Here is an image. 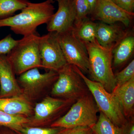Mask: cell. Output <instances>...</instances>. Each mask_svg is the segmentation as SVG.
Returning a JSON list of instances; mask_svg holds the SVG:
<instances>
[{"label":"cell","instance_id":"cell-1","mask_svg":"<svg viewBox=\"0 0 134 134\" xmlns=\"http://www.w3.org/2000/svg\"><path fill=\"white\" fill-rule=\"evenodd\" d=\"M54 2L50 0L39 3L29 2L19 14L0 20V28L9 26L14 33L24 36L36 33L37 27L47 24L54 14Z\"/></svg>","mask_w":134,"mask_h":134},{"label":"cell","instance_id":"cell-2","mask_svg":"<svg viewBox=\"0 0 134 134\" xmlns=\"http://www.w3.org/2000/svg\"><path fill=\"white\" fill-rule=\"evenodd\" d=\"M83 43L88 53V73L92 80L100 83L108 92H112L116 87L112 67L113 49L102 46L97 40Z\"/></svg>","mask_w":134,"mask_h":134},{"label":"cell","instance_id":"cell-3","mask_svg":"<svg viewBox=\"0 0 134 134\" xmlns=\"http://www.w3.org/2000/svg\"><path fill=\"white\" fill-rule=\"evenodd\" d=\"M40 37L37 32L24 36L7 54L15 75L34 68H42L39 49Z\"/></svg>","mask_w":134,"mask_h":134},{"label":"cell","instance_id":"cell-4","mask_svg":"<svg viewBox=\"0 0 134 134\" xmlns=\"http://www.w3.org/2000/svg\"><path fill=\"white\" fill-rule=\"evenodd\" d=\"M99 109L91 93L76 100L63 116L50 127L72 129L79 127L91 128L97 121Z\"/></svg>","mask_w":134,"mask_h":134},{"label":"cell","instance_id":"cell-5","mask_svg":"<svg viewBox=\"0 0 134 134\" xmlns=\"http://www.w3.org/2000/svg\"><path fill=\"white\" fill-rule=\"evenodd\" d=\"M73 67L86 84L93 96L99 110L117 126L121 127L125 125L127 119L115 95L112 92H109L106 90L99 83L86 77L77 67L75 66Z\"/></svg>","mask_w":134,"mask_h":134},{"label":"cell","instance_id":"cell-6","mask_svg":"<svg viewBox=\"0 0 134 134\" xmlns=\"http://www.w3.org/2000/svg\"><path fill=\"white\" fill-rule=\"evenodd\" d=\"M19 76L17 80L21 89L22 95L35 104L48 96L58 79V73L49 70L41 74L38 68H34Z\"/></svg>","mask_w":134,"mask_h":134},{"label":"cell","instance_id":"cell-7","mask_svg":"<svg viewBox=\"0 0 134 134\" xmlns=\"http://www.w3.org/2000/svg\"><path fill=\"white\" fill-rule=\"evenodd\" d=\"M76 101L48 96L35 104L33 115L25 126L49 127L65 114Z\"/></svg>","mask_w":134,"mask_h":134},{"label":"cell","instance_id":"cell-8","mask_svg":"<svg viewBox=\"0 0 134 134\" xmlns=\"http://www.w3.org/2000/svg\"><path fill=\"white\" fill-rule=\"evenodd\" d=\"M58 72V78L52 86L50 96L76 101L90 93L86 84L72 65L67 64Z\"/></svg>","mask_w":134,"mask_h":134},{"label":"cell","instance_id":"cell-9","mask_svg":"<svg viewBox=\"0 0 134 134\" xmlns=\"http://www.w3.org/2000/svg\"><path fill=\"white\" fill-rule=\"evenodd\" d=\"M61 48L68 64L76 66L82 72L88 73V57L86 47L73 30L57 33Z\"/></svg>","mask_w":134,"mask_h":134},{"label":"cell","instance_id":"cell-10","mask_svg":"<svg viewBox=\"0 0 134 134\" xmlns=\"http://www.w3.org/2000/svg\"><path fill=\"white\" fill-rule=\"evenodd\" d=\"M39 49L42 68L58 72L68 64L56 32H48L40 36Z\"/></svg>","mask_w":134,"mask_h":134},{"label":"cell","instance_id":"cell-11","mask_svg":"<svg viewBox=\"0 0 134 134\" xmlns=\"http://www.w3.org/2000/svg\"><path fill=\"white\" fill-rule=\"evenodd\" d=\"M90 15L92 21L99 20L108 24L120 22L128 27L133 19L134 13L125 11L111 0H96L95 7Z\"/></svg>","mask_w":134,"mask_h":134},{"label":"cell","instance_id":"cell-12","mask_svg":"<svg viewBox=\"0 0 134 134\" xmlns=\"http://www.w3.org/2000/svg\"><path fill=\"white\" fill-rule=\"evenodd\" d=\"M58 9L47 23L48 32L62 33L74 28L76 12L74 0H55Z\"/></svg>","mask_w":134,"mask_h":134},{"label":"cell","instance_id":"cell-13","mask_svg":"<svg viewBox=\"0 0 134 134\" xmlns=\"http://www.w3.org/2000/svg\"><path fill=\"white\" fill-rule=\"evenodd\" d=\"M7 55L0 57V98L22 96V91Z\"/></svg>","mask_w":134,"mask_h":134},{"label":"cell","instance_id":"cell-14","mask_svg":"<svg viewBox=\"0 0 134 134\" xmlns=\"http://www.w3.org/2000/svg\"><path fill=\"white\" fill-rule=\"evenodd\" d=\"M128 33L119 25L97 23L96 39L99 44L106 48L114 49Z\"/></svg>","mask_w":134,"mask_h":134},{"label":"cell","instance_id":"cell-15","mask_svg":"<svg viewBox=\"0 0 134 134\" xmlns=\"http://www.w3.org/2000/svg\"><path fill=\"white\" fill-rule=\"evenodd\" d=\"M35 104L23 95L0 98V110L14 116L27 118L31 117Z\"/></svg>","mask_w":134,"mask_h":134},{"label":"cell","instance_id":"cell-16","mask_svg":"<svg viewBox=\"0 0 134 134\" xmlns=\"http://www.w3.org/2000/svg\"><path fill=\"white\" fill-rule=\"evenodd\" d=\"M119 100L124 115L127 119L133 118L134 77L112 92Z\"/></svg>","mask_w":134,"mask_h":134},{"label":"cell","instance_id":"cell-17","mask_svg":"<svg viewBox=\"0 0 134 134\" xmlns=\"http://www.w3.org/2000/svg\"><path fill=\"white\" fill-rule=\"evenodd\" d=\"M134 50V35L128 32L113 50L114 66H119L126 62L132 56Z\"/></svg>","mask_w":134,"mask_h":134},{"label":"cell","instance_id":"cell-18","mask_svg":"<svg viewBox=\"0 0 134 134\" xmlns=\"http://www.w3.org/2000/svg\"><path fill=\"white\" fill-rule=\"evenodd\" d=\"M91 128L94 134H124L121 127L114 124L100 111L97 121Z\"/></svg>","mask_w":134,"mask_h":134},{"label":"cell","instance_id":"cell-19","mask_svg":"<svg viewBox=\"0 0 134 134\" xmlns=\"http://www.w3.org/2000/svg\"><path fill=\"white\" fill-rule=\"evenodd\" d=\"M28 0H0V20L13 16L28 5Z\"/></svg>","mask_w":134,"mask_h":134},{"label":"cell","instance_id":"cell-20","mask_svg":"<svg viewBox=\"0 0 134 134\" xmlns=\"http://www.w3.org/2000/svg\"><path fill=\"white\" fill-rule=\"evenodd\" d=\"M97 23L88 19L74 30L77 37L83 43L92 42L96 40Z\"/></svg>","mask_w":134,"mask_h":134},{"label":"cell","instance_id":"cell-21","mask_svg":"<svg viewBox=\"0 0 134 134\" xmlns=\"http://www.w3.org/2000/svg\"><path fill=\"white\" fill-rule=\"evenodd\" d=\"M29 122V118L9 115L0 110V126L7 127L18 132Z\"/></svg>","mask_w":134,"mask_h":134},{"label":"cell","instance_id":"cell-22","mask_svg":"<svg viewBox=\"0 0 134 134\" xmlns=\"http://www.w3.org/2000/svg\"><path fill=\"white\" fill-rule=\"evenodd\" d=\"M69 129L60 127L24 126L17 132L19 134H64Z\"/></svg>","mask_w":134,"mask_h":134},{"label":"cell","instance_id":"cell-23","mask_svg":"<svg viewBox=\"0 0 134 134\" xmlns=\"http://www.w3.org/2000/svg\"><path fill=\"white\" fill-rule=\"evenodd\" d=\"M74 2L76 12L74 28H77L88 19L90 8L87 0H74Z\"/></svg>","mask_w":134,"mask_h":134},{"label":"cell","instance_id":"cell-24","mask_svg":"<svg viewBox=\"0 0 134 134\" xmlns=\"http://www.w3.org/2000/svg\"><path fill=\"white\" fill-rule=\"evenodd\" d=\"M116 87H119L134 77V60H132L125 68L114 74Z\"/></svg>","mask_w":134,"mask_h":134},{"label":"cell","instance_id":"cell-25","mask_svg":"<svg viewBox=\"0 0 134 134\" xmlns=\"http://www.w3.org/2000/svg\"><path fill=\"white\" fill-rule=\"evenodd\" d=\"M18 41L14 39L10 34L0 40V57L8 54Z\"/></svg>","mask_w":134,"mask_h":134},{"label":"cell","instance_id":"cell-26","mask_svg":"<svg viewBox=\"0 0 134 134\" xmlns=\"http://www.w3.org/2000/svg\"><path fill=\"white\" fill-rule=\"evenodd\" d=\"M119 7L129 13H134V0H111Z\"/></svg>","mask_w":134,"mask_h":134},{"label":"cell","instance_id":"cell-27","mask_svg":"<svg viewBox=\"0 0 134 134\" xmlns=\"http://www.w3.org/2000/svg\"><path fill=\"white\" fill-rule=\"evenodd\" d=\"M64 134H93V133L90 127H79L70 129Z\"/></svg>","mask_w":134,"mask_h":134},{"label":"cell","instance_id":"cell-28","mask_svg":"<svg viewBox=\"0 0 134 134\" xmlns=\"http://www.w3.org/2000/svg\"><path fill=\"white\" fill-rule=\"evenodd\" d=\"M121 127L124 134H134V118L127 119V122Z\"/></svg>","mask_w":134,"mask_h":134},{"label":"cell","instance_id":"cell-29","mask_svg":"<svg viewBox=\"0 0 134 134\" xmlns=\"http://www.w3.org/2000/svg\"><path fill=\"white\" fill-rule=\"evenodd\" d=\"M89 6H90V14L92 12V10L94 9L96 5V0H87Z\"/></svg>","mask_w":134,"mask_h":134},{"label":"cell","instance_id":"cell-30","mask_svg":"<svg viewBox=\"0 0 134 134\" xmlns=\"http://www.w3.org/2000/svg\"><path fill=\"white\" fill-rule=\"evenodd\" d=\"M2 134H19L15 130L6 127V130Z\"/></svg>","mask_w":134,"mask_h":134},{"label":"cell","instance_id":"cell-31","mask_svg":"<svg viewBox=\"0 0 134 134\" xmlns=\"http://www.w3.org/2000/svg\"><path fill=\"white\" fill-rule=\"evenodd\" d=\"M50 1H53V2H54V1L53 0H50Z\"/></svg>","mask_w":134,"mask_h":134},{"label":"cell","instance_id":"cell-32","mask_svg":"<svg viewBox=\"0 0 134 134\" xmlns=\"http://www.w3.org/2000/svg\"></svg>","mask_w":134,"mask_h":134}]
</instances>
